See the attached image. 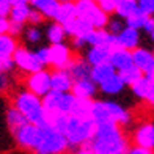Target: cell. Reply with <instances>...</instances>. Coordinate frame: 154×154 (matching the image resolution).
Returning a JSON list of instances; mask_svg holds the SVG:
<instances>
[{
	"label": "cell",
	"mask_w": 154,
	"mask_h": 154,
	"mask_svg": "<svg viewBox=\"0 0 154 154\" xmlns=\"http://www.w3.org/2000/svg\"><path fill=\"white\" fill-rule=\"evenodd\" d=\"M93 154H116L126 152L128 140H126L121 128L115 123L97 124L91 140L83 145Z\"/></svg>",
	"instance_id": "1"
},
{
	"label": "cell",
	"mask_w": 154,
	"mask_h": 154,
	"mask_svg": "<svg viewBox=\"0 0 154 154\" xmlns=\"http://www.w3.org/2000/svg\"><path fill=\"white\" fill-rule=\"evenodd\" d=\"M13 107H16L29 123L38 126V128L47 126V115L43 107V101L36 94L30 93L29 90H22L14 96V106Z\"/></svg>",
	"instance_id": "2"
},
{
	"label": "cell",
	"mask_w": 154,
	"mask_h": 154,
	"mask_svg": "<svg viewBox=\"0 0 154 154\" xmlns=\"http://www.w3.org/2000/svg\"><path fill=\"white\" fill-rule=\"evenodd\" d=\"M94 131H96V124L90 116L79 118V116L69 115L63 135H65L69 146H83L91 140Z\"/></svg>",
	"instance_id": "3"
},
{
	"label": "cell",
	"mask_w": 154,
	"mask_h": 154,
	"mask_svg": "<svg viewBox=\"0 0 154 154\" xmlns=\"http://www.w3.org/2000/svg\"><path fill=\"white\" fill-rule=\"evenodd\" d=\"M69 148L66 138L58 131L51 126L41 128V138L38 146L35 148V154H63Z\"/></svg>",
	"instance_id": "4"
},
{
	"label": "cell",
	"mask_w": 154,
	"mask_h": 154,
	"mask_svg": "<svg viewBox=\"0 0 154 154\" xmlns=\"http://www.w3.org/2000/svg\"><path fill=\"white\" fill-rule=\"evenodd\" d=\"M75 17H82L93 25V29H106L109 22V14H106L96 2L91 0H77L75 2Z\"/></svg>",
	"instance_id": "5"
},
{
	"label": "cell",
	"mask_w": 154,
	"mask_h": 154,
	"mask_svg": "<svg viewBox=\"0 0 154 154\" xmlns=\"http://www.w3.org/2000/svg\"><path fill=\"white\" fill-rule=\"evenodd\" d=\"M74 94L71 91L58 93V91H49L43 99V107L46 113H58V115H69L74 104Z\"/></svg>",
	"instance_id": "6"
},
{
	"label": "cell",
	"mask_w": 154,
	"mask_h": 154,
	"mask_svg": "<svg viewBox=\"0 0 154 154\" xmlns=\"http://www.w3.org/2000/svg\"><path fill=\"white\" fill-rule=\"evenodd\" d=\"M13 135H14L16 143L20 148L35 151L41 138V128H38V126H35L32 123H27L22 128H19L17 131L13 132Z\"/></svg>",
	"instance_id": "7"
},
{
	"label": "cell",
	"mask_w": 154,
	"mask_h": 154,
	"mask_svg": "<svg viewBox=\"0 0 154 154\" xmlns=\"http://www.w3.org/2000/svg\"><path fill=\"white\" fill-rule=\"evenodd\" d=\"M13 60H14V66L19 68L22 72H36L44 69L41 66V63L38 61V58L35 57V52L29 51L25 47H17L16 52L13 54Z\"/></svg>",
	"instance_id": "8"
},
{
	"label": "cell",
	"mask_w": 154,
	"mask_h": 154,
	"mask_svg": "<svg viewBox=\"0 0 154 154\" xmlns=\"http://www.w3.org/2000/svg\"><path fill=\"white\" fill-rule=\"evenodd\" d=\"M27 90L38 97H44L51 91V72L46 69L32 72L27 79Z\"/></svg>",
	"instance_id": "9"
},
{
	"label": "cell",
	"mask_w": 154,
	"mask_h": 154,
	"mask_svg": "<svg viewBox=\"0 0 154 154\" xmlns=\"http://www.w3.org/2000/svg\"><path fill=\"white\" fill-rule=\"evenodd\" d=\"M72 52L65 43L49 46V65L55 69H66L72 61Z\"/></svg>",
	"instance_id": "10"
},
{
	"label": "cell",
	"mask_w": 154,
	"mask_h": 154,
	"mask_svg": "<svg viewBox=\"0 0 154 154\" xmlns=\"http://www.w3.org/2000/svg\"><path fill=\"white\" fill-rule=\"evenodd\" d=\"M132 63L146 79H154V54L148 49L137 47L132 51Z\"/></svg>",
	"instance_id": "11"
},
{
	"label": "cell",
	"mask_w": 154,
	"mask_h": 154,
	"mask_svg": "<svg viewBox=\"0 0 154 154\" xmlns=\"http://www.w3.org/2000/svg\"><path fill=\"white\" fill-rule=\"evenodd\" d=\"M134 142L137 146L154 151V123L140 124L134 132Z\"/></svg>",
	"instance_id": "12"
},
{
	"label": "cell",
	"mask_w": 154,
	"mask_h": 154,
	"mask_svg": "<svg viewBox=\"0 0 154 154\" xmlns=\"http://www.w3.org/2000/svg\"><path fill=\"white\" fill-rule=\"evenodd\" d=\"M72 77L69 75L66 69H57V71L51 72V90L58 93H68L72 88Z\"/></svg>",
	"instance_id": "13"
},
{
	"label": "cell",
	"mask_w": 154,
	"mask_h": 154,
	"mask_svg": "<svg viewBox=\"0 0 154 154\" xmlns=\"http://www.w3.org/2000/svg\"><path fill=\"white\" fill-rule=\"evenodd\" d=\"M140 43V33L138 30H134L131 27H124V29L116 35V46L120 49H126V51H134L138 47Z\"/></svg>",
	"instance_id": "14"
},
{
	"label": "cell",
	"mask_w": 154,
	"mask_h": 154,
	"mask_svg": "<svg viewBox=\"0 0 154 154\" xmlns=\"http://www.w3.org/2000/svg\"><path fill=\"white\" fill-rule=\"evenodd\" d=\"M109 63L115 68L116 72L120 71H124L126 68L132 66V52L131 51H126V49H120L116 47L110 52V58H109Z\"/></svg>",
	"instance_id": "15"
},
{
	"label": "cell",
	"mask_w": 154,
	"mask_h": 154,
	"mask_svg": "<svg viewBox=\"0 0 154 154\" xmlns=\"http://www.w3.org/2000/svg\"><path fill=\"white\" fill-rule=\"evenodd\" d=\"M63 29H65V33L69 35L71 38H82L88 32L93 30V25L82 17H75L71 22H68L66 25H63Z\"/></svg>",
	"instance_id": "16"
},
{
	"label": "cell",
	"mask_w": 154,
	"mask_h": 154,
	"mask_svg": "<svg viewBox=\"0 0 154 154\" xmlns=\"http://www.w3.org/2000/svg\"><path fill=\"white\" fill-rule=\"evenodd\" d=\"M97 88L96 83L91 82L90 79H82V80H74L71 93L74 94V97H82V99H91L96 94Z\"/></svg>",
	"instance_id": "17"
},
{
	"label": "cell",
	"mask_w": 154,
	"mask_h": 154,
	"mask_svg": "<svg viewBox=\"0 0 154 154\" xmlns=\"http://www.w3.org/2000/svg\"><path fill=\"white\" fill-rule=\"evenodd\" d=\"M110 52H112V49H109L106 46H93V47H90V51L87 52L85 61L88 63L90 66L102 65V63L109 61Z\"/></svg>",
	"instance_id": "18"
},
{
	"label": "cell",
	"mask_w": 154,
	"mask_h": 154,
	"mask_svg": "<svg viewBox=\"0 0 154 154\" xmlns=\"http://www.w3.org/2000/svg\"><path fill=\"white\" fill-rule=\"evenodd\" d=\"M124 82L120 77V74L115 72L113 75H110L109 79H106L104 82L99 83V88L104 94H109V96H115V94H120L123 90H124Z\"/></svg>",
	"instance_id": "19"
},
{
	"label": "cell",
	"mask_w": 154,
	"mask_h": 154,
	"mask_svg": "<svg viewBox=\"0 0 154 154\" xmlns=\"http://www.w3.org/2000/svg\"><path fill=\"white\" fill-rule=\"evenodd\" d=\"M32 5L35 6V10L43 17H49V19H55V14L58 11L60 2L58 0H33Z\"/></svg>",
	"instance_id": "20"
},
{
	"label": "cell",
	"mask_w": 154,
	"mask_h": 154,
	"mask_svg": "<svg viewBox=\"0 0 154 154\" xmlns=\"http://www.w3.org/2000/svg\"><path fill=\"white\" fill-rule=\"evenodd\" d=\"M66 71L72 77V80H82V79H90L91 66L85 60H72L71 65L66 68Z\"/></svg>",
	"instance_id": "21"
},
{
	"label": "cell",
	"mask_w": 154,
	"mask_h": 154,
	"mask_svg": "<svg viewBox=\"0 0 154 154\" xmlns=\"http://www.w3.org/2000/svg\"><path fill=\"white\" fill-rule=\"evenodd\" d=\"M75 2H63L60 3L58 11L55 14V22L63 27L68 22H71L72 19H75Z\"/></svg>",
	"instance_id": "22"
},
{
	"label": "cell",
	"mask_w": 154,
	"mask_h": 154,
	"mask_svg": "<svg viewBox=\"0 0 154 154\" xmlns=\"http://www.w3.org/2000/svg\"><path fill=\"white\" fill-rule=\"evenodd\" d=\"M116 71L115 68L110 65V63H102V65H96L91 66V71H90V80L94 82L96 85H99L101 82H104L106 79H109L110 75H113Z\"/></svg>",
	"instance_id": "23"
},
{
	"label": "cell",
	"mask_w": 154,
	"mask_h": 154,
	"mask_svg": "<svg viewBox=\"0 0 154 154\" xmlns=\"http://www.w3.org/2000/svg\"><path fill=\"white\" fill-rule=\"evenodd\" d=\"M30 11H32V8L29 6V3H27V5H16V6H11V11H10V14H8L10 22L24 25L27 20H29Z\"/></svg>",
	"instance_id": "24"
},
{
	"label": "cell",
	"mask_w": 154,
	"mask_h": 154,
	"mask_svg": "<svg viewBox=\"0 0 154 154\" xmlns=\"http://www.w3.org/2000/svg\"><path fill=\"white\" fill-rule=\"evenodd\" d=\"M137 11H138L137 0H118L116 8H115V14L120 19H128L129 16L135 14Z\"/></svg>",
	"instance_id": "25"
},
{
	"label": "cell",
	"mask_w": 154,
	"mask_h": 154,
	"mask_svg": "<svg viewBox=\"0 0 154 154\" xmlns=\"http://www.w3.org/2000/svg\"><path fill=\"white\" fill-rule=\"evenodd\" d=\"M17 47V41L13 35H0V57H13Z\"/></svg>",
	"instance_id": "26"
},
{
	"label": "cell",
	"mask_w": 154,
	"mask_h": 154,
	"mask_svg": "<svg viewBox=\"0 0 154 154\" xmlns=\"http://www.w3.org/2000/svg\"><path fill=\"white\" fill-rule=\"evenodd\" d=\"M91 99H82V97H75L74 104H72V109H71V113L69 115H74V116H79V118H88L90 116V112H91Z\"/></svg>",
	"instance_id": "27"
},
{
	"label": "cell",
	"mask_w": 154,
	"mask_h": 154,
	"mask_svg": "<svg viewBox=\"0 0 154 154\" xmlns=\"http://www.w3.org/2000/svg\"><path fill=\"white\" fill-rule=\"evenodd\" d=\"M6 123H8L10 131L14 132L19 128H22L24 124H27L29 121L25 120V116L20 113L16 107H11V109H8V112H6Z\"/></svg>",
	"instance_id": "28"
},
{
	"label": "cell",
	"mask_w": 154,
	"mask_h": 154,
	"mask_svg": "<svg viewBox=\"0 0 154 154\" xmlns=\"http://www.w3.org/2000/svg\"><path fill=\"white\" fill-rule=\"evenodd\" d=\"M66 36V33H65V29L57 24V22H54L47 27V39L51 41V44H58V43H63V39H65Z\"/></svg>",
	"instance_id": "29"
},
{
	"label": "cell",
	"mask_w": 154,
	"mask_h": 154,
	"mask_svg": "<svg viewBox=\"0 0 154 154\" xmlns=\"http://www.w3.org/2000/svg\"><path fill=\"white\" fill-rule=\"evenodd\" d=\"M120 74V77L123 79V82H124V85H132V83H135L140 77H143V74H142V71L137 68V66H129V68H126L124 71H120L118 72Z\"/></svg>",
	"instance_id": "30"
},
{
	"label": "cell",
	"mask_w": 154,
	"mask_h": 154,
	"mask_svg": "<svg viewBox=\"0 0 154 154\" xmlns=\"http://www.w3.org/2000/svg\"><path fill=\"white\" fill-rule=\"evenodd\" d=\"M131 88H132V93H134L138 99H145L146 94H148V90H149V80L143 75V77H140L135 83H132Z\"/></svg>",
	"instance_id": "31"
},
{
	"label": "cell",
	"mask_w": 154,
	"mask_h": 154,
	"mask_svg": "<svg viewBox=\"0 0 154 154\" xmlns=\"http://www.w3.org/2000/svg\"><path fill=\"white\" fill-rule=\"evenodd\" d=\"M146 14H143V13H140L137 11L135 14H132L129 16L128 19H124L126 20V27H131V29H134V30H142L143 29V24H145V20H146Z\"/></svg>",
	"instance_id": "32"
},
{
	"label": "cell",
	"mask_w": 154,
	"mask_h": 154,
	"mask_svg": "<svg viewBox=\"0 0 154 154\" xmlns=\"http://www.w3.org/2000/svg\"><path fill=\"white\" fill-rule=\"evenodd\" d=\"M124 27H126V24L123 22L120 17H116V19H109V22L106 25V30L109 33H112V35H118L124 29Z\"/></svg>",
	"instance_id": "33"
},
{
	"label": "cell",
	"mask_w": 154,
	"mask_h": 154,
	"mask_svg": "<svg viewBox=\"0 0 154 154\" xmlns=\"http://www.w3.org/2000/svg\"><path fill=\"white\" fill-rule=\"evenodd\" d=\"M137 6H138V11L146 16L154 14V0H137Z\"/></svg>",
	"instance_id": "34"
},
{
	"label": "cell",
	"mask_w": 154,
	"mask_h": 154,
	"mask_svg": "<svg viewBox=\"0 0 154 154\" xmlns=\"http://www.w3.org/2000/svg\"><path fill=\"white\" fill-rule=\"evenodd\" d=\"M35 57L38 58L41 63V66H47L49 65V47H39L38 51H35Z\"/></svg>",
	"instance_id": "35"
},
{
	"label": "cell",
	"mask_w": 154,
	"mask_h": 154,
	"mask_svg": "<svg viewBox=\"0 0 154 154\" xmlns=\"http://www.w3.org/2000/svg\"><path fill=\"white\" fill-rule=\"evenodd\" d=\"M13 68H16L13 57H0V72L8 74Z\"/></svg>",
	"instance_id": "36"
},
{
	"label": "cell",
	"mask_w": 154,
	"mask_h": 154,
	"mask_svg": "<svg viewBox=\"0 0 154 154\" xmlns=\"http://www.w3.org/2000/svg\"><path fill=\"white\" fill-rule=\"evenodd\" d=\"M25 39L29 41V43H38L41 39V32L39 29L36 27H30V29L25 30Z\"/></svg>",
	"instance_id": "37"
},
{
	"label": "cell",
	"mask_w": 154,
	"mask_h": 154,
	"mask_svg": "<svg viewBox=\"0 0 154 154\" xmlns=\"http://www.w3.org/2000/svg\"><path fill=\"white\" fill-rule=\"evenodd\" d=\"M43 20H44V17L41 16L36 10H32L30 14H29V20H27V22H30V24L35 27V25H39L41 22H43Z\"/></svg>",
	"instance_id": "38"
},
{
	"label": "cell",
	"mask_w": 154,
	"mask_h": 154,
	"mask_svg": "<svg viewBox=\"0 0 154 154\" xmlns=\"http://www.w3.org/2000/svg\"><path fill=\"white\" fill-rule=\"evenodd\" d=\"M10 11H11V3H10V0H0V16L8 17Z\"/></svg>",
	"instance_id": "39"
},
{
	"label": "cell",
	"mask_w": 154,
	"mask_h": 154,
	"mask_svg": "<svg viewBox=\"0 0 154 154\" xmlns=\"http://www.w3.org/2000/svg\"><path fill=\"white\" fill-rule=\"evenodd\" d=\"M126 154H154L151 149H146V148H142V146H132V148H128L126 149Z\"/></svg>",
	"instance_id": "40"
},
{
	"label": "cell",
	"mask_w": 154,
	"mask_h": 154,
	"mask_svg": "<svg viewBox=\"0 0 154 154\" xmlns=\"http://www.w3.org/2000/svg\"><path fill=\"white\" fill-rule=\"evenodd\" d=\"M148 80H149V90H148V94H146L145 101L154 107V79H148Z\"/></svg>",
	"instance_id": "41"
},
{
	"label": "cell",
	"mask_w": 154,
	"mask_h": 154,
	"mask_svg": "<svg viewBox=\"0 0 154 154\" xmlns=\"http://www.w3.org/2000/svg\"><path fill=\"white\" fill-rule=\"evenodd\" d=\"M10 87V75L5 72H0V91H5Z\"/></svg>",
	"instance_id": "42"
},
{
	"label": "cell",
	"mask_w": 154,
	"mask_h": 154,
	"mask_svg": "<svg viewBox=\"0 0 154 154\" xmlns=\"http://www.w3.org/2000/svg\"><path fill=\"white\" fill-rule=\"evenodd\" d=\"M10 32V19L0 16V35H5Z\"/></svg>",
	"instance_id": "43"
},
{
	"label": "cell",
	"mask_w": 154,
	"mask_h": 154,
	"mask_svg": "<svg viewBox=\"0 0 154 154\" xmlns=\"http://www.w3.org/2000/svg\"><path fill=\"white\" fill-rule=\"evenodd\" d=\"M143 30L148 32V33H151L154 30V16H148V17H146L145 24H143Z\"/></svg>",
	"instance_id": "44"
},
{
	"label": "cell",
	"mask_w": 154,
	"mask_h": 154,
	"mask_svg": "<svg viewBox=\"0 0 154 154\" xmlns=\"http://www.w3.org/2000/svg\"><path fill=\"white\" fill-rule=\"evenodd\" d=\"M74 154H93V152L90 151V149L87 148V146H82V148H79V149H77Z\"/></svg>",
	"instance_id": "45"
},
{
	"label": "cell",
	"mask_w": 154,
	"mask_h": 154,
	"mask_svg": "<svg viewBox=\"0 0 154 154\" xmlns=\"http://www.w3.org/2000/svg\"><path fill=\"white\" fill-rule=\"evenodd\" d=\"M11 6H16V5H27L29 3V0H10Z\"/></svg>",
	"instance_id": "46"
},
{
	"label": "cell",
	"mask_w": 154,
	"mask_h": 154,
	"mask_svg": "<svg viewBox=\"0 0 154 154\" xmlns=\"http://www.w3.org/2000/svg\"><path fill=\"white\" fill-rule=\"evenodd\" d=\"M149 35H151V39H152V41H154V30H152V32H151V33H149Z\"/></svg>",
	"instance_id": "47"
},
{
	"label": "cell",
	"mask_w": 154,
	"mask_h": 154,
	"mask_svg": "<svg viewBox=\"0 0 154 154\" xmlns=\"http://www.w3.org/2000/svg\"><path fill=\"white\" fill-rule=\"evenodd\" d=\"M116 154H126V152H116Z\"/></svg>",
	"instance_id": "48"
},
{
	"label": "cell",
	"mask_w": 154,
	"mask_h": 154,
	"mask_svg": "<svg viewBox=\"0 0 154 154\" xmlns=\"http://www.w3.org/2000/svg\"><path fill=\"white\" fill-rule=\"evenodd\" d=\"M29 2H30V3H32V2H33V0H29Z\"/></svg>",
	"instance_id": "49"
},
{
	"label": "cell",
	"mask_w": 154,
	"mask_h": 154,
	"mask_svg": "<svg viewBox=\"0 0 154 154\" xmlns=\"http://www.w3.org/2000/svg\"><path fill=\"white\" fill-rule=\"evenodd\" d=\"M91 2H94V0H91Z\"/></svg>",
	"instance_id": "50"
},
{
	"label": "cell",
	"mask_w": 154,
	"mask_h": 154,
	"mask_svg": "<svg viewBox=\"0 0 154 154\" xmlns=\"http://www.w3.org/2000/svg\"><path fill=\"white\" fill-rule=\"evenodd\" d=\"M152 54H154V52H152Z\"/></svg>",
	"instance_id": "51"
}]
</instances>
